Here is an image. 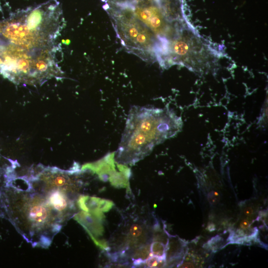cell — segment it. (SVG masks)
<instances>
[{"instance_id":"19","label":"cell","mask_w":268,"mask_h":268,"mask_svg":"<svg viewBox=\"0 0 268 268\" xmlns=\"http://www.w3.org/2000/svg\"><path fill=\"white\" fill-rule=\"evenodd\" d=\"M180 268H194V265L191 263L185 262L183 264L179 265Z\"/></svg>"},{"instance_id":"1","label":"cell","mask_w":268,"mask_h":268,"mask_svg":"<svg viewBox=\"0 0 268 268\" xmlns=\"http://www.w3.org/2000/svg\"><path fill=\"white\" fill-rule=\"evenodd\" d=\"M65 26L57 0L17 11L0 21V73L25 85L61 78L63 54L59 38Z\"/></svg>"},{"instance_id":"8","label":"cell","mask_w":268,"mask_h":268,"mask_svg":"<svg viewBox=\"0 0 268 268\" xmlns=\"http://www.w3.org/2000/svg\"><path fill=\"white\" fill-rule=\"evenodd\" d=\"M74 219L84 228L97 246L102 250L109 251L108 243L105 239H101L104 232L102 220L83 210L75 213Z\"/></svg>"},{"instance_id":"12","label":"cell","mask_w":268,"mask_h":268,"mask_svg":"<svg viewBox=\"0 0 268 268\" xmlns=\"http://www.w3.org/2000/svg\"><path fill=\"white\" fill-rule=\"evenodd\" d=\"M150 243L144 245L134 250L130 254L129 258L132 260L133 267H139L151 256Z\"/></svg>"},{"instance_id":"9","label":"cell","mask_w":268,"mask_h":268,"mask_svg":"<svg viewBox=\"0 0 268 268\" xmlns=\"http://www.w3.org/2000/svg\"><path fill=\"white\" fill-rule=\"evenodd\" d=\"M151 232L146 223L134 221L127 229L126 234L123 235L125 254L129 258L130 253L135 249L149 243Z\"/></svg>"},{"instance_id":"10","label":"cell","mask_w":268,"mask_h":268,"mask_svg":"<svg viewBox=\"0 0 268 268\" xmlns=\"http://www.w3.org/2000/svg\"><path fill=\"white\" fill-rule=\"evenodd\" d=\"M77 204L81 210L90 213L102 221L105 218L103 213L109 211L114 205L108 200L83 195L79 196Z\"/></svg>"},{"instance_id":"14","label":"cell","mask_w":268,"mask_h":268,"mask_svg":"<svg viewBox=\"0 0 268 268\" xmlns=\"http://www.w3.org/2000/svg\"><path fill=\"white\" fill-rule=\"evenodd\" d=\"M151 254L159 259H166V247L163 243L154 241L150 245Z\"/></svg>"},{"instance_id":"15","label":"cell","mask_w":268,"mask_h":268,"mask_svg":"<svg viewBox=\"0 0 268 268\" xmlns=\"http://www.w3.org/2000/svg\"><path fill=\"white\" fill-rule=\"evenodd\" d=\"M166 265V259H159L157 257H150L145 262L142 263L139 267L144 268H163Z\"/></svg>"},{"instance_id":"17","label":"cell","mask_w":268,"mask_h":268,"mask_svg":"<svg viewBox=\"0 0 268 268\" xmlns=\"http://www.w3.org/2000/svg\"><path fill=\"white\" fill-rule=\"evenodd\" d=\"M218 197V194L216 192H213L210 195V197L208 198L209 201L211 203H214Z\"/></svg>"},{"instance_id":"13","label":"cell","mask_w":268,"mask_h":268,"mask_svg":"<svg viewBox=\"0 0 268 268\" xmlns=\"http://www.w3.org/2000/svg\"><path fill=\"white\" fill-rule=\"evenodd\" d=\"M169 234L165 230L161 229L160 224L156 222L153 225L151 235V239L153 241H158L167 245Z\"/></svg>"},{"instance_id":"2","label":"cell","mask_w":268,"mask_h":268,"mask_svg":"<svg viewBox=\"0 0 268 268\" xmlns=\"http://www.w3.org/2000/svg\"><path fill=\"white\" fill-rule=\"evenodd\" d=\"M182 125L181 118L169 108L132 106L114 155L115 161L124 165L134 164L155 146L177 134Z\"/></svg>"},{"instance_id":"18","label":"cell","mask_w":268,"mask_h":268,"mask_svg":"<svg viewBox=\"0 0 268 268\" xmlns=\"http://www.w3.org/2000/svg\"><path fill=\"white\" fill-rule=\"evenodd\" d=\"M250 225V222L247 219H243L240 223V227L243 229H247Z\"/></svg>"},{"instance_id":"5","label":"cell","mask_w":268,"mask_h":268,"mask_svg":"<svg viewBox=\"0 0 268 268\" xmlns=\"http://www.w3.org/2000/svg\"><path fill=\"white\" fill-rule=\"evenodd\" d=\"M103 8L111 17L123 47L146 62L157 61L160 42L126 6L106 2Z\"/></svg>"},{"instance_id":"7","label":"cell","mask_w":268,"mask_h":268,"mask_svg":"<svg viewBox=\"0 0 268 268\" xmlns=\"http://www.w3.org/2000/svg\"><path fill=\"white\" fill-rule=\"evenodd\" d=\"M127 6L134 16L157 37L159 40L172 38L179 28L173 25L158 0H144L137 3H118Z\"/></svg>"},{"instance_id":"4","label":"cell","mask_w":268,"mask_h":268,"mask_svg":"<svg viewBox=\"0 0 268 268\" xmlns=\"http://www.w3.org/2000/svg\"><path fill=\"white\" fill-rule=\"evenodd\" d=\"M217 57L201 37L188 28H179L173 36L161 44L158 62L163 67L181 65L199 72L213 67Z\"/></svg>"},{"instance_id":"16","label":"cell","mask_w":268,"mask_h":268,"mask_svg":"<svg viewBox=\"0 0 268 268\" xmlns=\"http://www.w3.org/2000/svg\"><path fill=\"white\" fill-rule=\"evenodd\" d=\"M144 0H103L105 2L112 3H137Z\"/></svg>"},{"instance_id":"11","label":"cell","mask_w":268,"mask_h":268,"mask_svg":"<svg viewBox=\"0 0 268 268\" xmlns=\"http://www.w3.org/2000/svg\"><path fill=\"white\" fill-rule=\"evenodd\" d=\"M184 247V242L179 238L169 236L166 246V260L174 258H182Z\"/></svg>"},{"instance_id":"3","label":"cell","mask_w":268,"mask_h":268,"mask_svg":"<svg viewBox=\"0 0 268 268\" xmlns=\"http://www.w3.org/2000/svg\"><path fill=\"white\" fill-rule=\"evenodd\" d=\"M24 179L27 188L15 190L14 224L32 246L47 248L67 220L50 205L43 192L27 178Z\"/></svg>"},{"instance_id":"20","label":"cell","mask_w":268,"mask_h":268,"mask_svg":"<svg viewBox=\"0 0 268 268\" xmlns=\"http://www.w3.org/2000/svg\"><path fill=\"white\" fill-rule=\"evenodd\" d=\"M253 209L251 207H246L244 210V213L246 215L250 216L253 213Z\"/></svg>"},{"instance_id":"6","label":"cell","mask_w":268,"mask_h":268,"mask_svg":"<svg viewBox=\"0 0 268 268\" xmlns=\"http://www.w3.org/2000/svg\"><path fill=\"white\" fill-rule=\"evenodd\" d=\"M39 169L28 178L34 186L42 191L59 189L76 198L83 186L80 177L82 170L75 163L69 170L43 166Z\"/></svg>"}]
</instances>
